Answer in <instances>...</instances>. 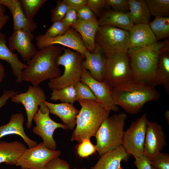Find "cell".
Instances as JSON below:
<instances>
[{"label": "cell", "mask_w": 169, "mask_h": 169, "mask_svg": "<svg viewBox=\"0 0 169 169\" xmlns=\"http://www.w3.org/2000/svg\"><path fill=\"white\" fill-rule=\"evenodd\" d=\"M111 93L115 104L131 114L139 113L146 102L156 101L160 97V93L151 85L133 79L112 88Z\"/></svg>", "instance_id": "obj_1"}, {"label": "cell", "mask_w": 169, "mask_h": 169, "mask_svg": "<svg viewBox=\"0 0 169 169\" xmlns=\"http://www.w3.org/2000/svg\"><path fill=\"white\" fill-rule=\"evenodd\" d=\"M64 48L57 45L47 46L37 50L26 64L27 67L22 73L23 81L38 86L48 79L59 77L62 72L57 63L58 59Z\"/></svg>", "instance_id": "obj_2"}, {"label": "cell", "mask_w": 169, "mask_h": 169, "mask_svg": "<svg viewBox=\"0 0 169 169\" xmlns=\"http://www.w3.org/2000/svg\"><path fill=\"white\" fill-rule=\"evenodd\" d=\"M167 42H156L140 48H130L127 53L132 72V79L155 86L153 76L161 52L168 48Z\"/></svg>", "instance_id": "obj_3"}, {"label": "cell", "mask_w": 169, "mask_h": 169, "mask_svg": "<svg viewBox=\"0 0 169 169\" xmlns=\"http://www.w3.org/2000/svg\"><path fill=\"white\" fill-rule=\"evenodd\" d=\"M78 101L81 108L76 118V127L71 140L79 143L84 139L95 136L102 122L109 116L111 110L98 101Z\"/></svg>", "instance_id": "obj_4"}, {"label": "cell", "mask_w": 169, "mask_h": 169, "mask_svg": "<svg viewBox=\"0 0 169 169\" xmlns=\"http://www.w3.org/2000/svg\"><path fill=\"white\" fill-rule=\"evenodd\" d=\"M126 118V114L121 112L108 117L102 122L95 136L99 156L122 146Z\"/></svg>", "instance_id": "obj_5"}, {"label": "cell", "mask_w": 169, "mask_h": 169, "mask_svg": "<svg viewBox=\"0 0 169 169\" xmlns=\"http://www.w3.org/2000/svg\"><path fill=\"white\" fill-rule=\"evenodd\" d=\"M84 59L79 53L64 48L57 60L58 65L64 67L63 74L59 77L50 79L48 84L49 88L52 90H59L74 86L80 81Z\"/></svg>", "instance_id": "obj_6"}, {"label": "cell", "mask_w": 169, "mask_h": 169, "mask_svg": "<svg viewBox=\"0 0 169 169\" xmlns=\"http://www.w3.org/2000/svg\"><path fill=\"white\" fill-rule=\"evenodd\" d=\"M95 42L107 57L122 53H127L131 48L128 31L110 26H99Z\"/></svg>", "instance_id": "obj_7"}, {"label": "cell", "mask_w": 169, "mask_h": 169, "mask_svg": "<svg viewBox=\"0 0 169 169\" xmlns=\"http://www.w3.org/2000/svg\"><path fill=\"white\" fill-rule=\"evenodd\" d=\"M106 58L104 79L111 88L132 79V72L126 53L113 54Z\"/></svg>", "instance_id": "obj_8"}, {"label": "cell", "mask_w": 169, "mask_h": 169, "mask_svg": "<svg viewBox=\"0 0 169 169\" xmlns=\"http://www.w3.org/2000/svg\"><path fill=\"white\" fill-rule=\"evenodd\" d=\"M39 106L33 118L36 125L33 129V132L42 138L43 142L47 148L55 150L57 143L53 138L54 131L58 128L66 130L67 127L64 124L56 122L50 118L49 110L44 102Z\"/></svg>", "instance_id": "obj_9"}, {"label": "cell", "mask_w": 169, "mask_h": 169, "mask_svg": "<svg viewBox=\"0 0 169 169\" xmlns=\"http://www.w3.org/2000/svg\"><path fill=\"white\" fill-rule=\"evenodd\" d=\"M147 119L146 114L132 122L124 131L122 146L125 151L134 157H140L144 155V146Z\"/></svg>", "instance_id": "obj_10"}, {"label": "cell", "mask_w": 169, "mask_h": 169, "mask_svg": "<svg viewBox=\"0 0 169 169\" xmlns=\"http://www.w3.org/2000/svg\"><path fill=\"white\" fill-rule=\"evenodd\" d=\"M61 152L47 148L43 142L27 148L18 160L15 165L25 169H44L52 159L59 157Z\"/></svg>", "instance_id": "obj_11"}, {"label": "cell", "mask_w": 169, "mask_h": 169, "mask_svg": "<svg viewBox=\"0 0 169 169\" xmlns=\"http://www.w3.org/2000/svg\"><path fill=\"white\" fill-rule=\"evenodd\" d=\"M11 98L12 102L21 103L24 106L27 117L26 126L28 129H30L33 116L38 110V106L46 101L44 91L38 86L30 85L26 92L18 93Z\"/></svg>", "instance_id": "obj_12"}, {"label": "cell", "mask_w": 169, "mask_h": 169, "mask_svg": "<svg viewBox=\"0 0 169 169\" xmlns=\"http://www.w3.org/2000/svg\"><path fill=\"white\" fill-rule=\"evenodd\" d=\"M36 40L39 49L47 46L59 44L79 53L84 59V53L88 51L80 35L71 27L61 35L49 38L44 34H39L36 37Z\"/></svg>", "instance_id": "obj_13"}, {"label": "cell", "mask_w": 169, "mask_h": 169, "mask_svg": "<svg viewBox=\"0 0 169 169\" xmlns=\"http://www.w3.org/2000/svg\"><path fill=\"white\" fill-rule=\"evenodd\" d=\"M166 137L161 125L147 120L144 146V155L150 160L163 150Z\"/></svg>", "instance_id": "obj_14"}, {"label": "cell", "mask_w": 169, "mask_h": 169, "mask_svg": "<svg viewBox=\"0 0 169 169\" xmlns=\"http://www.w3.org/2000/svg\"><path fill=\"white\" fill-rule=\"evenodd\" d=\"M80 81L89 87L98 102L103 106L115 112L119 110L118 106L115 104L112 97V88L105 82H100L94 79L83 66Z\"/></svg>", "instance_id": "obj_15"}, {"label": "cell", "mask_w": 169, "mask_h": 169, "mask_svg": "<svg viewBox=\"0 0 169 169\" xmlns=\"http://www.w3.org/2000/svg\"><path fill=\"white\" fill-rule=\"evenodd\" d=\"M34 37L32 32L23 29L13 31L8 38V46L12 51L16 50L27 63L38 50L32 43Z\"/></svg>", "instance_id": "obj_16"}, {"label": "cell", "mask_w": 169, "mask_h": 169, "mask_svg": "<svg viewBox=\"0 0 169 169\" xmlns=\"http://www.w3.org/2000/svg\"><path fill=\"white\" fill-rule=\"evenodd\" d=\"M85 60L83 67L89 71L91 76L96 80L104 81L106 58L100 46L96 42L94 51H86L84 54Z\"/></svg>", "instance_id": "obj_17"}, {"label": "cell", "mask_w": 169, "mask_h": 169, "mask_svg": "<svg viewBox=\"0 0 169 169\" xmlns=\"http://www.w3.org/2000/svg\"><path fill=\"white\" fill-rule=\"evenodd\" d=\"M0 3L7 7L10 11L13 17V31L23 29L32 32L36 29V23L33 19L26 17L19 0H0Z\"/></svg>", "instance_id": "obj_18"}, {"label": "cell", "mask_w": 169, "mask_h": 169, "mask_svg": "<svg viewBox=\"0 0 169 169\" xmlns=\"http://www.w3.org/2000/svg\"><path fill=\"white\" fill-rule=\"evenodd\" d=\"M71 27L79 34L86 49L93 52L95 48V37L99 27L97 18L88 21L78 19Z\"/></svg>", "instance_id": "obj_19"}, {"label": "cell", "mask_w": 169, "mask_h": 169, "mask_svg": "<svg viewBox=\"0 0 169 169\" xmlns=\"http://www.w3.org/2000/svg\"><path fill=\"white\" fill-rule=\"evenodd\" d=\"M24 120V117L23 114L16 113L12 114L8 123L0 126V140L7 135H15L22 138L28 148L36 146L38 144L37 142L30 139L25 133L23 126Z\"/></svg>", "instance_id": "obj_20"}, {"label": "cell", "mask_w": 169, "mask_h": 169, "mask_svg": "<svg viewBox=\"0 0 169 169\" xmlns=\"http://www.w3.org/2000/svg\"><path fill=\"white\" fill-rule=\"evenodd\" d=\"M0 60H4L10 65L13 74L16 79V82L18 84L23 82L22 73L27 67L26 64L21 62L18 55L9 48L6 44V36L0 33Z\"/></svg>", "instance_id": "obj_21"}, {"label": "cell", "mask_w": 169, "mask_h": 169, "mask_svg": "<svg viewBox=\"0 0 169 169\" xmlns=\"http://www.w3.org/2000/svg\"><path fill=\"white\" fill-rule=\"evenodd\" d=\"M44 103L48 107L50 113L60 118L68 129L72 130L74 128L79 110L73 104L63 102L54 104L46 101H44Z\"/></svg>", "instance_id": "obj_22"}, {"label": "cell", "mask_w": 169, "mask_h": 169, "mask_svg": "<svg viewBox=\"0 0 169 169\" xmlns=\"http://www.w3.org/2000/svg\"><path fill=\"white\" fill-rule=\"evenodd\" d=\"M128 31L131 48L142 47L157 41L148 24H134Z\"/></svg>", "instance_id": "obj_23"}, {"label": "cell", "mask_w": 169, "mask_h": 169, "mask_svg": "<svg viewBox=\"0 0 169 169\" xmlns=\"http://www.w3.org/2000/svg\"><path fill=\"white\" fill-rule=\"evenodd\" d=\"M121 146L101 156L92 169H123L122 161L126 162L130 157Z\"/></svg>", "instance_id": "obj_24"}, {"label": "cell", "mask_w": 169, "mask_h": 169, "mask_svg": "<svg viewBox=\"0 0 169 169\" xmlns=\"http://www.w3.org/2000/svg\"><path fill=\"white\" fill-rule=\"evenodd\" d=\"M27 148L25 145L20 141H0V163L15 165Z\"/></svg>", "instance_id": "obj_25"}, {"label": "cell", "mask_w": 169, "mask_h": 169, "mask_svg": "<svg viewBox=\"0 0 169 169\" xmlns=\"http://www.w3.org/2000/svg\"><path fill=\"white\" fill-rule=\"evenodd\" d=\"M98 21L99 26L108 25L128 31L134 23L128 13L109 10L104 12Z\"/></svg>", "instance_id": "obj_26"}, {"label": "cell", "mask_w": 169, "mask_h": 169, "mask_svg": "<svg viewBox=\"0 0 169 169\" xmlns=\"http://www.w3.org/2000/svg\"><path fill=\"white\" fill-rule=\"evenodd\" d=\"M153 79L155 85H161L169 94V53L168 47L160 53Z\"/></svg>", "instance_id": "obj_27"}, {"label": "cell", "mask_w": 169, "mask_h": 169, "mask_svg": "<svg viewBox=\"0 0 169 169\" xmlns=\"http://www.w3.org/2000/svg\"><path fill=\"white\" fill-rule=\"evenodd\" d=\"M129 17L133 23L148 24L151 14L145 0H128Z\"/></svg>", "instance_id": "obj_28"}, {"label": "cell", "mask_w": 169, "mask_h": 169, "mask_svg": "<svg viewBox=\"0 0 169 169\" xmlns=\"http://www.w3.org/2000/svg\"><path fill=\"white\" fill-rule=\"evenodd\" d=\"M148 24L157 41L169 36V17H156Z\"/></svg>", "instance_id": "obj_29"}, {"label": "cell", "mask_w": 169, "mask_h": 169, "mask_svg": "<svg viewBox=\"0 0 169 169\" xmlns=\"http://www.w3.org/2000/svg\"><path fill=\"white\" fill-rule=\"evenodd\" d=\"M52 91L50 98L52 101L59 100L63 103H68L73 105L77 101L75 90L73 86Z\"/></svg>", "instance_id": "obj_30"}, {"label": "cell", "mask_w": 169, "mask_h": 169, "mask_svg": "<svg viewBox=\"0 0 169 169\" xmlns=\"http://www.w3.org/2000/svg\"><path fill=\"white\" fill-rule=\"evenodd\" d=\"M151 15L155 17H168L169 0H146Z\"/></svg>", "instance_id": "obj_31"}, {"label": "cell", "mask_w": 169, "mask_h": 169, "mask_svg": "<svg viewBox=\"0 0 169 169\" xmlns=\"http://www.w3.org/2000/svg\"><path fill=\"white\" fill-rule=\"evenodd\" d=\"M22 10L26 17L30 20L33 18L47 1V0H20Z\"/></svg>", "instance_id": "obj_32"}, {"label": "cell", "mask_w": 169, "mask_h": 169, "mask_svg": "<svg viewBox=\"0 0 169 169\" xmlns=\"http://www.w3.org/2000/svg\"><path fill=\"white\" fill-rule=\"evenodd\" d=\"M74 87L77 101L80 100L98 101L92 90L85 83L80 81Z\"/></svg>", "instance_id": "obj_33"}, {"label": "cell", "mask_w": 169, "mask_h": 169, "mask_svg": "<svg viewBox=\"0 0 169 169\" xmlns=\"http://www.w3.org/2000/svg\"><path fill=\"white\" fill-rule=\"evenodd\" d=\"M97 151L95 145L91 142L90 139H86L79 143L76 147L78 155L82 158L87 157Z\"/></svg>", "instance_id": "obj_34"}, {"label": "cell", "mask_w": 169, "mask_h": 169, "mask_svg": "<svg viewBox=\"0 0 169 169\" xmlns=\"http://www.w3.org/2000/svg\"><path fill=\"white\" fill-rule=\"evenodd\" d=\"M69 9L64 0L57 1L56 6L51 10L52 22L62 21Z\"/></svg>", "instance_id": "obj_35"}, {"label": "cell", "mask_w": 169, "mask_h": 169, "mask_svg": "<svg viewBox=\"0 0 169 169\" xmlns=\"http://www.w3.org/2000/svg\"><path fill=\"white\" fill-rule=\"evenodd\" d=\"M152 167L156 169H169V155L165 153H158L150 160Z\"/></svg>", "instance_id": "obj_36"}, {"label": "cell", "mask_w": 169, "mask_h": 169, "mask_svg": "<svg viewBox=\"0 0 169 169\" xmlns=\"http://www.w3.org/2000/svg\"><path fill=\"white\" fill-rule=\"evenodd\" d=\"M69 28L66 27L62 21H56L47 30L44 35L49 38L55 37L64 34Z\"/></svg>", "instance_id": "obj_37"}, {"label": "cell", "mask_w": 169, "mask_h": 169, "mask_svg": "<svg viewBox=\"0 0 169 169\" xmlns=\"http://www.w3.org/2000/svg\"><path fill=\"white\" fill-rule=\"evenodd\" d=\"M106 5L111 7L113 10L128 13L129 11L128 0H105Z\"/></svg>", "instance_id": "obj_38"}, {"label": "cell", "mask_w": 169, "mask_h": 169, "mask_svg": "<svg viewBox=\"0 0 169 169\" xmlns=\"http://www.w3.org/2000/svg\"><path fill=\"white\" fill-rule=\"evenodd\" d=\"M86 5L95 16L100 17L106 5L105 0H87Z\"/></svg>", "instance_id": "obj_39"}, {"label": "cell", "mask_w": 169, "mask_h": 169, "mask_svg": "<svg viewBox=\"0 0 169 169\" xmlns=\"http://www.w3.org/2000/svg\"><path fill=\"white\" fill-rule=\"evenodd\" d=\"M44 169H70L69 164L59 157L54 158L49 161Z\"/></svg>", "instance_id": "obj_40"}, {"label": "cell", "mask_w": 169, "mask_h": 169, "mask_svg": "<svg viewBox=\"0 0 169 169\" xmlns=\"http://www.w3.org/2000/svg\"><path fill=\"white\" fill-rule=\"evenodd\" d=\"M77 20L88 21L96 18L93 12L87 5L76 11Z\"/></svg>", "instance_id": "obj_41"}, {"label": "cell", "mask_w": 169, "mask_h": 169, "mask_svg": "<svg viewBox=\"0 0 169 169\" xmlns=\"http://www.w3.org/2000/svg\"><path fill=\"white\" fill-rule=\"evenodd\" d=\"M77 20L76 11L69 8L62 21L66 27L70 28L73 24L76 23Z\"/></svg>", "instance_id": "obj_42"}, {"label": "cell", "mask_w": 169, "mask_h": 169, "mask_svg": "<svg viewBox=\"0 0 169 169\" xmlns=\"http://www.w3.org/2000/svg\"><path fill=\"white\" fill-rule=\"evenodd\" d=\"M135 158L134 162L137 169H152L150 160L145 155Z\"/></svg>", "instance_id": "obj_43"}, {"label": "cell", "mask_w": 169, "mask_h": 169, "mask_svg": "<svg viewBox=\"0 0 169 169\" xmlns=\"http://www.w3.org/2000/svg\"><path fill=\"white\" fill-rule=\"evenodd\" d=\"M70 9L77 11L86 5L87 0H64Z\"/></svg>", "instance_id": "obj_44"}, {"label": "cell", "mask_w": 169, "mask_h": 169, "mask_svg": "<svg viewBox=\"0 0 169 169\" xmlns=\"http://www.w3.org/2000/svg\"><path fill=\"white\" fill-rule=\"evenodd\" d=\"M18 93V91H16L13 90H3V94L0 97V109L6 104L9 99Z\"/></svg>", "instance_id": "obj_45"}, {"label": "cell", "mask_w": 169, "mask_h": 169, "mask_svg": "<svg viewBox=\"0 0 169 169\" xmlns=\"http://www.w3.org/2000/svg\"><path fill=\"white\" fill-rule=\"evenodd\" d=\"M9 19V17L5 14H0V30L1 29Z\"/></svg>", "instance_id": "obj_46"}, {"label": "cell", "mask_w": 169, "mask_h": 169, "mask_svg": "<svg viewBox=\"0 0 169 169\" xmlns=\"http://www.w3.org/2000/svg\"><path fill=\"white\" fill-rule=\"evenodd\" d=\"M5 75V71L4 67L0 63V83L4 79Z\"/></svg>", "instance_id": "obj_47"}, {"label": "cell", "mask_w": 169, "mask_h": 169, "mask_svg": "<svg viewBox=\"0 0 169 169\" xmlns=\"http://www.w3.org/2000/svg\"><path fill=\"white\" fill-rule=\"evenodd\" d=\"M165 117L166 119V121L169 124V111L168 110H166L164 114Z\"/></svg>", "instance_id": "obj_48"}, {"label": "cell", "mask_w": 169, "mask_h": 169, "mask_svg": "<svg viewBox=\"0 0 169 169\" xmlns=\"http://www.w3.org/2000/svg\"><path fill=\"white\" fill-rule=\"evenodd\" d=\"M5 11L4 6L0 3V14H4Z\"/></svg>", "instance_id": "obj_49"}, {"label": "cell", "mask_w": 169, "mask_h": 169, "mask_svg": "<svg viewBox=\"0 0 169 169\" xmlns=\"http://www.w3.org/2000/svg\"><path fill=\"white\" fill-rule=\"evenodd\" d=\"M152 169H156L155 168H154L153 167H152Z\"/></svg>", "instance_id": "obj_50"}, {"label": "cell", "mask_w": 169, "mask_h": 169, "mask_svg": "<svg viewBox=\"0 0 169 169\" xmlns=\"http://www.w3.org/2000/svg\"><path fill=\"white\" fill-rule=\"evenodd\" d=\"M74 169H78V168H75Z\"/></svg>", "instance_id": "obj_51"}, {"label": "cell", "mask_w": 169, "mask_h": 169, "mask_svg": "<svg viewBox=\"0 0 169 169\" xmlns=\"http://www.w3.org/2000/svg\"><path fill=\"white\" fill-rule=\"evenodd\" d=\"M20 169H24V168H21Z\"/></svg>", "instance_id": "obj_52"}]
</instances>
